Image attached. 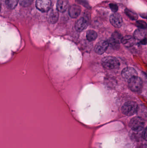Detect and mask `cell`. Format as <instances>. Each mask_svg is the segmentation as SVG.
<instances>
[{
    "label": "cell",
    "mask_w": 147,
    "mask_h": 148,
    "mask_svg": "<svg viewBox=\"0 0 147 148\" xmlns=\"http://www.w3.org/2000/svg\"><path fill=\"white\" fill-rule=\"evenodd\" d=\"M138 105L136 102L129 101L125 103L121 108L122 113L127 116H131L138 111Z\"/></svg>",
    "instance_id": "obj_1"
},
{
    "label": "cell",
    "mask_w": 147,
    "mask_h": 148,
    "mask_svg": "<svg viewBox=\"0 0 147 148\" xmlns=\"http://www.w3.org/2000/svg\"><path fill=\"white\" fill-rule=\"evenodd\" d=\"M102 64L104 68L108 69H114L120 66V62L116 57L106 56L102 60Z\"/></svg>",
    "instance_id": "obj_2"
},
{
    "label": "cell",
    "mask_w": 147,
    "mask_h": 148,
    "mask_svg": "<svg viewBox=\"0 0 147 148\" xmlns=\"http://www.w3.org/2000/svg\"><path fill=\"white\" fill-rule=\"evenodd\" d=\"M145 124L143 118L140 116H135L130 121L129 127L134 132H142L144 130Z\"/></svg>",
    "instance_id": "obj_3"
},
{
    "label": "cell",
    "mask_w": 147,
    "mask_h": 148,
    "mask_svg": "<svg viewBox=\"0 0 147 148\" xmlns=\"http://www.w3.org/2000/svg\"><path fill=\"white\" fill-rule=\"evenodd\" d=\"M128 82L129 87L131 90L135 92L141 91L143 87V82L140 77H135Z\"/></svg>",
    "instance_id": "obj_4"
},
{
    "label": "cell",
    "mask_w": 147,
    "mask_h": 148,
    "mask_svg": "<svg viewBox=\"0 0 147 148\" xmlns=\"http://www.w3.org/2000/svg\"><path fill=\"white\" fill-rule=\"evenodd\" d=\"M51 0H37L35 6L41 12H47L51 9Z\"/></svg>",
    "instance_id": "obj_5"
},
{
    "label": "cell",
    "mask_w": 147,
    "mask_h": 148,
    "mask_svg": "<svg viewBox=\"0 0 147 148\" xmlns=\"http://www.w3.org/2000/svg\"><path fill=\"white\" fill-rule=\"evenodd\" d=\"M122 75L126 81L129 82L133 77L138 76V73L134 69L131 67H128L122 70Z\"/></svg>",
    "instance_id": "obj_6"
},
{
    "label": "cell",
    "mask_w": 147,
    "mask_h": 148,
    "mask_svg": "<svg viewBox=\"0 0 147 148\" xmlns=\"http://www.w3.org/2000/svg\"><path fill=\"white\" fill-rule=\"evenodd\" d=\"M123 37L122 35L117 31H115L112 34L111 38L109 40V45H111L113 47L116 48L118 47V45L122 43V41Z\"/></svg>",
    "instance_id": "obj_7"
},
{
    "label": "cell",
    "mask_w": 147,
    "mask_h": 148,
    "mask_svg": "<svg viewBox=\"0 0 147 148\" xmlns=\"http://www.w3.org/2000/svg\"><path fill=\"white\" fill-rule=\"evenodd\" d=\"M109 45L108 42L107 41H101L96 45L95 48V52L98 54H103L108 49Z\"/></svg>",
    "instance_id": "obj_8"
},
{
    "label": "cell",
    "mask_w": 147,
    "mask_h": 148,
    "mask_svg": "<svg viewBox=\"0 0 147 148\" xmlns=\"http://www.w3.org/2000/svg\"><path fill=\"white\" fill-rule=\"evenodd\" d=\"M110 23L115 27L120 28L122 26L123 23L122 16L117 13L112 14L110 16Z\"/></svg>",
    "instance_id": "obj_9"
},
{
    "label": "cell",
    "mask_w": 147,
    "mask_h": 148,
    "mask_svg": "<svg viewBox=\"0 0 147 148\" xmlns=\"http://www.w3.org/2000/svg\"><path fill=\"white\" fill-rule=\"evenodd\" d=\"M81 8L79 5L73 4L70 6L69 9V14L71 18H76L78 17L81 14Z\"/></svg>",
    "instance_id": "obj_10"
},
{
    "label": "cell",
    "mask_w": 147,
    "mask_h": 148,
    "mask_svg": "<svg viewBox=\"0 0 147 148\" xmlns=\"http://www.w3.org/2000/svg\"><path fill=\"white\" fill-rule=\"evenodd\" d=\"M58 11L57 9L51 10L49 11L48 15H47V20L49 23L51 24H54L56 23L59 19Z\"/></svg>",
    "instance_id": "obj_11"
},
{
    "label": "cell",
    "mask_w": 147,
    "mask_h": 148,
    "mask_svg": "<svg viewBox=\"0 0 147 148\" xmlns=\"http://www.w3.org/2000/svg\"><path fill=\"white\" fill-rule=\"evenodd\" d=\"M88 26V21L84 17H81L75 24V28L77 31L82 32Z\"/></svg>",
    "instance_id": "obj_12"
},
{
    "label": "cell",
    "mask_w": 147,
    "mask_h": 148,
    "mask_svg": "<svg viewBox=\"0 0 147 148\" xmlns=\"http://www.w3.org/2000/svg\"><path fill=\"white\" fill-rule=\"evenodd\" d=\"M69 7L68 0H58L57 3V9L59 12L64 13Z\"/></svg>",
    "instance_id": "obj_13"
},
{
    "label": "cell",
    "mask_w": 147,
    "mask_h": 148,
    "mask_svg": "<svg viewBox=\"0 0 147 148\" xmlns=\"http://www.w3.org/2000/svg\"><path fill=\"white\" fill-rule=\"evenodd\" d=\"M122 43L126 47L131 48L135 44V39L131 36H126L123 38Z\"/></svg>",
    "instance_id": "obj_14"
},
{
    "label": "cell",
    "mask_w": 147,
    "mask_h": 148,
    "mask_svg": "<svg viewBox=\"0 0 147 148\" xmlns=\"http://www.w3.org/2000/svg\"><path fill=\"white\" fill-rule=\"evenodd\" d=\"M146 32L142 29H136L134 33L133 37L135 40L142 41L145 39Z\"/></svg>",
    "instance_id": "obj_15"
},
{
    "label": "cell",
    "mask_w": 147,
    "mask_h": 148,
    "mask_svg": "<svg viewBox=\"0 0 147 148\" xmlns=\"http://www.w3.org/2000/svg\"><path fill=\"white\" fill-rule=\"evenodd\" d=\"M86 37L89 41H94L97 38L98 34L94 30H89L86 33Z\"/></svg>",
    "instance_id": "obj_16"
},
{
    "label": "cell",
    "mask_w": 147,
    "mask_h": 148,
    "mask_svg": "<svg viewBox=\"0 0 147 148\" xmlns=\"http://www.w3.org/2000/svg\"><path fill=\"white\" fill-rule=\"evenodd\" d=\"M6 6L9 9H14L19 2V0H5Z\"/></svg>",
    "instance_id": "obj_17"
},
{
    "label": "cell",
    "mask_w": 147,
    "mask_h": 148,
    "mask_svg": "<svg viewBox=\"0 0 147 148\" xmlns=\"http://www.w3.org/2000/svg\"><path fill=\"white\" fill-rule=\"evenodd\" d=\"M126 15L132 20H137L138 18V16L136 13L128 9H126L125 10Z\"/></svg>",
    "instance_id": "obj_18"
},
{
    "label": "cell",
    "mask_w": 147,
    "mask_h": 148,
    "mask_svg": "<svg viewBox=\"0 0 147 148\" xmlns=\"http://www.w3.org/2000/svg\"><path fill=\"white\" fill-rule=\"evenodd\" d=\"M34 0H19V3L23 7H26L31 5L33 2Z\"/></svg>",
    "instance_id": "obj_19"
},
{
    "label": "cell",
    "mask_w": 147,
    "mask_h": 148,
    "mask_svg": "<svg viewBox=\"0 0 147 148\" xmlns=\"http://www.w3.org/2000/svg\"><path fill=\"white\" fill-rule=\"evenodd\" d=\"M136 26L140 29H146L147 27V23L144 21H139L136 22Z\"/></svg>",
    "instance_id": "obj_20"
},
{
    "label": "cell",
    "mask_w": 147,
    "mask_h": 148,
    "mask_svg": "<svg viewBox=\"0 0 147 148\" xmlns=\"http://www.w3.org/2000/svg\"><path fill=\"white\" fill-rule=\"evenodd\" d=\"M110 7L112 11L114 12H117L118 9V8L117 5L114 4V3H110Z\"/></svg>",
    "instance_id": "obj_21"
},
{
    "label": "cell",
    "mask_w": 147,
    "mask_h": 148,
    "mask_svg": "<svg viewBox=\"0 0 147 148\" xmlns=\"http://www.w3.org/2000/svg\"><path fill=\"white\" fill-rule=\"evenodd\" d=\"M143 138L146 140H147V127L143 131Z\"/></svg>",
    "instance_id": "obj_22"
},
{
    "label": "cell",
    "mask_w": 147,
    "mask_h": 148,
    "mask_svg": "<svg viewBox=\"0 0 147 148\" xmlns=\"http://www.w3.org/2000/svg\"><path fill=\"white\" fill-rule=\"evenodd\" d=\"M141 43L143 44H146L147 43V40L145 38L142 40L141 41Z\"/></svg>",
    "instance_id": "obj_23"
}]
</instances>
